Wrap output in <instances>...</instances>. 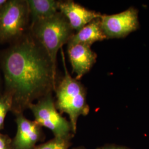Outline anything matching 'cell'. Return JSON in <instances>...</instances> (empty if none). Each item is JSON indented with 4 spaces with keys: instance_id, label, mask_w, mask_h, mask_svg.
Instances as JSON below:
<instances>
[{
    "instance_id": "6",
    "label": "cell",
    "mask_w": 149,
    "mask_h": 149,
    "mask_svg": "<svg viewBox=\"0 0 149 149\" xmlns=\"http://www.w3.org/2000/svg\"><path fill=\"white\" fill-rule=\"evenodd\" d=\"M101 23L107 39L125 37L139 28L138 11L133 7L112 15H102Z\"/></svg>"
},
{
    "instance_id": "3",
    "label": "cell",
    "mask_w": 149,
    "mask_h": 149,
    "mask_svg": "<svg viewBox=\"0 0 149 149\" xmlns=\"http://www.w3.org/2000/svg\"><path fill=\"white\" fill-rule=\"evenodd\" d=\"M32 28L34 37L47 54L56 73L58 52L74 34L69 22L61 13L58 12L38 22Z\"/></svg>"
},
{
    "instance_id": "15",
    "label": "cell",
    "mask_w": 149,
    "mask_h": 149,
    "mask_svg": "<svg viewBox=\"0 0 149 149\" xmlns=\"http://www.w3.org/2000/svg\"><path fill=\"white\" fill-rule=\"evenodd\" d=\"M96 149H132L124 146L118 145L116 144H106L97 148Z\"/></svg>"
},
{
    "instance_id": "1",
    "label": "cell",
    "mask_w": 149,
    "mask_h": 149,
    "mask_svg": "<svg viewBox=\"0 0 149 149\" xmlns=\"http://www.w3.org/2000/svg\"><path fill=\"white\" fill-rule=\"evenodd\" d=\"M2 67L6 91L13 98L11 111L15 115L55 89L56 73L50 59L31 37L24 38L6 52Z\"/></svg>"
},
{
    "instance_id": "4",
    "label": "cell",
    "mask_w": 149,
    "mask_h": 149,
    "mask_svg": "<svg viewBox=\"0 0 149 149\" xmlns=\"http://www.w3.org/2000/svg\"><path fill=\"white\" fill-rule=\"evenodd\" d=\"M34 117V121L41 127L48 128L55 137H74L71 123L57 110L50 93L28 107Z\"/></svg>"
},
{
    "instance_id": "8",
    "label": "cell",
    "mask_w": 149,
    "mask_h": 149,
    "mask_svg": "<svg viewBox=\"0 0 149 149\" xmlns=\"http://www.w3.org/2000/svg\"><path fill=\"white\" fill-rule=\"evenodd\" d=\"M68 54L76 79L80 80L96 63L97 55L91 47L82 44L68 43Z\"/></svg>"
},
{
    "instance_id": "13",
    "label": "cell",
    "mask_w": 149,
    "mask_h": 149,
    "mask_svg": "<svg viewBox=\"0 0 149 149\" xmlns=\"http://www.w3.org/2000/svg\"><path fill=\"white\" fill-rule=\"evenodd\" d=\"M13 98L11 94L6 92L0 93V132L4 128L6 117L9 111H11Z\"/></svg>"
},
{
    "instance_id": "16",
    "label": "cell",
    "mask_w": 149,
    "mask_h": 149,
    "mask_svg": "<svg viewBox=\"0 0 149 149\" xmlns=\"http://www.w3.org/2000/svg\"><path fill=\"white\" fill-rule=\"evenodd\" d=\"M6 1H6V0H0V8L5 3Z\"/></svg>"
},
{
    "instance_id": "14",
    "label": "cell",
    "mask_w": 149,
    "mask_h": 149,
    "mask_svg": "<svg viewBox=\"0 0 149 149\" xmlns=\"http://www.w3.org/2000/svg\"><path fill=\"white\" fill-rule=\"evenodd\" d=\"M0 149H13L12 139L6 134L0 132Z\"/></svg>"
},
{
    "instance_id": "5",
    "label": "cell",
    "mask_w": 149,
    "mask_h": 149,
    "mask_svg": "<svg viewBox=\"0 0 149 149\" xmlns=\"http://www.w3.org/2000/svg\"><path fill=\"white\" fill-rule=\"evenodd\" d=\"M29 13L26 1H7L0 8V41L20 37L27 26Z\"/></svg>"
},
{
    "instance_id": "12",
    "label": "cell",
    "mask_w": 149,
    "mask_h": 149,
    "mask_svg": "<svg viewBox=\"0 0 149 149\" xmlns=\"http://www.w3.org/2000/svg\"><path fill=\"white\" fill-rule=\"evenodd\" d=\"M73 137H55L48 141L37 145L34 149H70Z\"/></svg>"
},
{
    "instance_id": "7",
    "label": "cell",
    "mask_w": 149,
    "mask_h": 149,
    "mask_svg": "<svg viewBox=\"0 0 149 149\" xmlns=\"http://www.w3.org/2000/svg\"><path fill=\"white\" fill-rule=\"evenodd\" d=\"M17 132L12 139L13 149H34L42 140V129L34 120L25 117L23 113L16 114Z\"/></svg>"
},
{
    "instance_id": "17",
    "label": "cell",
    "mask_w": 149,
    "mask_h": 149,
    "mask_svg": "<svg viewBox=\"0 0 149 149\" xmlns=\"http://www.w3.org/2000/svg\"><path fill=\"white\" fill-rule=\"evenodd\" d=\"M71 149H86L85 147L83 146H78V147H76L74 148H72Z\"/></svg>"
},
{
    "instance_id": "11",
    "label": "cell",
    "mask_w": 149,
    "mask_h": 149,
    "mask_svg": "<svg viewBox=\"0 0 149 149\" xmlns=\"http://www.w3.org/2000/svg\"><path fill=\"white\" fill-rule=\"evenodd\" d=\"M32 16V27L38 22L47 19L58 13L59 2L54 0L26 1Z\"/></svg>"
},
{
    "instance_id": "9",
    "label": "cell",
    "mask_w": 149,
    "mask_h": 149,
    "mask_svg": "<svg viewBox=\"0 0 149 149\" xmlns=\"http://www.w3.org/2000/svg\"><path fill=\"white\" fill-rule=\"evenodd\" d=\"M59 10L69 22L72 29L77 32L102 16L101 13L89 10L71 1L59 2Z\"/></svg>"
},
{
    "instance_id": "2",
    "label": "cell",
    "mask_w": 149,
    "mask_h": 149,
    "mask_svg": "<svg viewBox=\"0 0 149 149\" xmlns=\"http://www.w3.org/2000/svg\"><path fill=\"white\" fill-rule=\"evenodd\" d=\"M62 61L65 75L59 86L55 88L56 101L55 106L60 114L66 113L69 117L72 133L77 132V124L80 116H86L90 112V107L86 100L85 87L79 81L71 77L65 63L63 50L61 48Z\"/></svg>"
},
{
    "instance_id": "10",
    "label": "cell",
    "mask_w": 149,
    "mask_h": 149,
    "mask_svg": "<svg viewBox=\"0 0 149 149\" xmlns=\"http://www.w3.org/2000/svg\"><path fill=\"white\" fill-rule=\"evenodd\" d=\"M106 39L102 28L100 18L91 22L76 34H74L68 43L82 44L91 47L96 42Z\"/></svg>"
}]
</instances>
